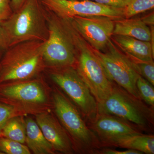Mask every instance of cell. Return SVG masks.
<instances>
[{
    "label": "cell",
    "instance_id": "1",
    "mask_svg": "<svg viewBox=\"0 0 154 154\" xmlns=\"http://www.w3.org/2000/svg\"><path fill=\"white\" fill-rule=\"evenodd\" d=\"M1 23L9 47L25 41L45 42L48 38L46 11L39 0H26Z\"/></svg>",
    "mask_w": 154,
    "mask_h": 154
},
{
    "label": "cell",
    "instance_id": "2",
    "mask_svg": "<svg viewBox=\"0 0 154 154\" xmlns=\"http://www.w3.org/2000/svg\"><path fill=\"white\" fill-rule=\"evenodd\" d=\"M44 42L28 41L9 47L0 60V84L31 79L45 66Z\"/></svg>",
    "mask_w": 154,
    "mask_h": 154
},
{
    "label": "cell",
    "instance_id": "3",
    "mask_svg": "<svg viewBox=\"0 0 154 154\" xmlns=\"http://www.w3.org/2000/svg\"><path fill=\"white\" fill-rule=\"evenodd\" d=\"M47 11L48 37L43 49L45 65L55 69L72 66L77 62V52L72 26L66 19Z\"/></svg>",
    "mask_w": 154,
    "mask_h": 154
},
{
    "label": "cell",
    "instance_id": "4",
    "mask_svg": "<svg viewBox=\"0 0 154 154\" xmlns=\"http://www.w3.org/2000/svg\"><path fill=\"white\" fill-rule=\"evenodd\" d=\"M153 109L115 84L110 96L97 103V114L114 116L145 131L153 125Z\"/></svg>",
    "mask_w": 154,
    "mask_h": 154
},
{
    "label": "cell",
    "instance_id": "5",
    "mask_svg": "<svg viewBox=\"0 0 154 154\" xmlns=\"http://www.w3.org/2000/svg\"><path fill=\"white\" fill-rule=\"evenodd\" d=\"M77 49V70L97 103L108 97L114 84L107 76L93 48L72 28Z\"/></svg>",
    "mask_w": 154,
    "mask_h": 154
},
{
    "label": "cell",
    "instance_id": "6",
    "mask_svg": "<svg viewBox=\"0 0 154 154\" xmlns=\"http://www.w3.org/2000/svg\"><path fill=\"white\" fill-rule=\"evenodd\" d=\"M53 101L58 118L77 147L83 152L94 153L99 143L76 106L58 92L54 94Z\"/></svg>",
    "mask_w": 154,
    "mask_h": 154
},
{
    "label": "cell",
    "instance_id": "7",
    "mask_svg": "<svg viewBox=\"0 0 154 154\" xmlns=\"http://www.w3.org/2000/svg\"><path fill=\"white\" fill-rule=\"evenodd\" d=\"M93 50L109 79L133 96L141 100L136 86L137 81L140 75L134 62L118 50L111 39L103 51Z\"/></svg>",
    "mask_w": 154,
    "mask_h": 154
},
{
    "label": "cell",
    "instance_id": "8",
    "mask_svg": "<svg viewBox=\"0 0 154 154\" xmlns=\"http://www.w3.org/2000/svg\"><path fill=\"white\" fill-rule=\"evenodd\" d=\"M50 76L89 121L96 117L97 102L77 69L73 66L55 69Z\"/></svg>",
    "mask_w": 154,
    "mask_h": 154
},
{
    "label": "cell",
    "instance_id": "9",
    "mask_svg": "<svg viewBox=\"0 0 154 154\" xmlns=\"http://www.w3.org/2000/svg\"><path fill=\"white\" fill-rule=\"evenodd\" d=\"M48 11L63 19L75 16H102L118 20L125 18L124 8L104 5L89 0H39Z\"/></svg>",
    "mask_w": 154,
    "mask_h": 154
},
{
    "label": "cell",
    "instance_id": "10",
    "mask_svg": "<svg viewBox=\"0 0 154 154\" xmlns=\"http://www.w3.org/2000/svg\"><path fill=\"white\" fill-rule=\"evenodd\" d=\"M65 19L93 49L99 51L107 47L113 35L116 20L102 16H75Z\"/></svg>",
    "mask_w": 154,
    "mask_h": 154
},
{
    "label": "cell",
    "instance_id": "11",
    "mask_svg": "<svg viewBox=\"0 0 154 154\" xmlns=\"http://www.w3.org/2000/svg\"><path fill=\"white\" fill-rule=\"evenodd\" d=\"M90 122L88 127L99 146H112L123 138L141 133L132 123L113 115L97 114Z\"/></svg>",
    "mask_w": 154,
    "mask_h": 154
},
{
    "label": "cell",
    "instance_id": "12",
    "mask_svg": "<svg viewBox=\"0 0 154 154\" xmlns=\"http://www.w3.org/2000/svg\"><path fill=\"white\" fill-rule=\"evenodd\" d=\"M47 102L41 85L36 81H26L0 84V103L12 106H38Z\"/></svg>",
    "mask_w": 154,
    "mask_h": 154
},
{
    "label": "cell",
    "instance_id": "13",
    "mask_svg": "<svg viewBox=\"0 0 154 154\" xmlns=\"http://www.w3.org/2000/svg\"><path fill=\"white\" fill-rule=\"evenodd\" d=\"M36 120L46 140L54 150L64 154L73 153L72 140L66 130L52 115L47 113L37 114Z\"/></svg>",
    "mask_w": 154,
    "mask_h": 154
},
{
    "label": "cell",
    "instance_id": "14",
    "mask_svg": "<svg viewBox=\"0 0 154 154\" xmlns=\"http://www.w3.org/2000/svg\"><path fill=\"white\" fill-rule=\"evenodd\" d=\"M113 36L116 45L131 60L140 62L153 60L154 51L150 42L142 41L129 36Z\"/></svg>",
    "mask_w": 154,
    "mask_h": 154
},
{
    "label": "cell",
    "instance_id": "15",
    "mask_svg": "<svg viewBox=\"0 0 154 154\" xmlns=\"http://www.w3.org/2000/svg\"><path fill=\"white\" fill-rule=\"evenodd\" d=\"M113 35L129 36L150 42L152 32L151 28L140 18H123L115 20Z\"/></svg>",
    "mask_w": 154,
    "mask_h": 154
},
{
    "label": "cell",
    "instance_id": "16",
    "mask_svg": "<svg viewBox=\"0 0 154 154\" xmlns=\"http://www.w3.org/2000/svg\"><path fill=\"white\" fill-rule=\"evenodd\" d=\"M27 146L35 154H54V149L45 138L40 128L33 119H25Z\"/></svg>",
    "mask_w": 154,
    "mask_h": 154
},
{
    "label": "cell",
    "instance_id": "17",
    "mask_svg": "<svg viewBox=\"0 0 154 154\" xmlns=\"http://www.w3.org/2000/svg\"><path fill=\"white\" fill-rule=\"evenodd\" d=\"M113 146L135 150L147 154H154V136L142 134L128 136L113 143Z\"/></svg>",
    "mask_w": 154,
    "mask_h": 154
},
{
    "label": "cell",
    "instance_id": "18",
    "mask_svg": "<svg viewBox=\"0 0 154 154\" xmlns=\"http://www.w3.org/2000/svg\"><path fill=\"white\" fill-rule=\"evenodd\" d=\"M0 136L25 143L26 137L25 119L16 116L10 118L3 128Z\"/></svg>",
    "mask_w": 154,
    "mask_h": 154
},
{
    "label": "cell",
    "instance_id": "19",
    "mask_svg": "<svg viewBox=\"0 0 154 154\" xmlns=\"http://www.w3.org/2000/svg\"><path fill=\"white\" fill-rule=\"evenodd\" d=\"M154 0H131L124 8L125 18H130L153 9Z\"/></svg>",
    "mask_w": 154,
    "mask_h": 154
},
{
    "label": "cell",
    "instance_id": "20",
    "mask_svg": "<svg viewBox=\"0 0 154 154\" xmlns=\"http://www.w3.org/2000/svg\"><path fill=\"white\" fill-rule=\"evenodd\" d=\"M136 86L141 99L154 109V86L140 75L137 81Z\"/></svg>",
    "mask_w": 154,
    "mask_h": 154
},
{
    "label": "cell",
    "instance_id": "21",
    "mask_svg": "<svg viewBox=\"0 0 154 154\" xmlns=\"http://www.w3.org/2000/svg\"><path fill=\"white\" fill-rule=\"evenodd\" d=\"M0 152L8 154H31L27 146L2 136H0Z\"/></svg>",
    "mask_w": 154,
    "mask_h": 154
},
{
    "label": "cell",
    "instance_id": "22",
    "mask_svg": "<svg viewBox=\"0 0 154 154\" xmlns=\"http://www.w3.org/2000/svg\"><path fill=\"white\" fill-rule=\"evenodd\" d=\"M140 75L154 85V63L149 62L134 61Z\"/></svg>",
    "mask_w": 154,
    "mask_h": 154
},
{
    "label": "cell",
    "instance_id": "23",
    "mask_svg": "<svg viewBox=\"0 0 154 154\" xmlns=\"http://www.w3.org/2000/svg\"><path fill=\"white\" fill-rule=\"evenodd\" d=\"M17 109L11 105L0 103V134L7 121L15 116Z\"/></svg>",
    "mask_w": 154,
    "mask_h": 154
},
{
    "label": "cell",
    "instance_id": "24",
    "mask_svg": "<svg viewBox=\"0 0 154 154\" xmlns=\"http://www.w3.org/2000/svg\"><path fill=\"white\" fill-rule=\"evenodd\" d=\"M13 12L11 0H0V22L8 19Z\"/></svg>",
    "mask_w": 154,
    "mask_h": 154
},
{
    "label": "cell",
    "instance_id": "25",
    "mask_svg": "<svg viewBox=\"0 0 154 154\" xmlns=\"http://www.w3.org/2000/svg\"><path fill=\"white\" fill-rule=\"evenodd\" d=\"M107 6L125 8L131 0H89Z\"/></svg>",
    "mask_w": 154,
    "mask_h": 154
},
{
    "label": "cell",
    "instance_id": "26",
    "mask_svg": "<svg viewBox=\"0 0 154 154\" xmlns=\"http://www.w3.org/2000/svg\"><path fill=\"white\" fill-rule=\"evenodd\" d=\"M95 152L102 154H143L141 152L135 150L128 149L126 150L119 151L111 149H104L102 150H96Z\"/></svg>",
    "mask_w": 154,
    "mask_h": 154
},
{
    "label": "cell",
    "instance_id": "27",
    "mask_svg": "<svg viewBox=\"0 0 154 154\" xmlns=\"http://www.w3.org/2000/svg\"><path fill=\"white\" fill-rule=\"evenodd\" d=\"M8 48L2 23L0 22V60Z\"/></svg>",
    "mask_w": 154,
    "mask_h": 154
},
{
    "label": "cell",
    "instance_id": "28",
    "mask_svg": "<svg viewBox=\"0 0 154 154\" xmlns=\"http://www.w3.org/2000/svg\"><path fill=\"white\" fill-rule=\"evenodd\" d=\"M141 20L143 22L147 25V26H154V13L149 14L142 18Z\"/></svg>",
    "mask_w": 154,
    "mask_h": 154
},
{
    "label": "cell",
    "instance_id": "29",
    "mask_svg": "<svg viewBox=\"0 0 154 154\" xmlns=\"http://www.w3.org/2000/svg\"><path fill=\"white\" fill-rule=\"evenodd\" d=\"M26 0H11V6L13 12L19 10Z\"/></svg>",
    "mask_w": 154,
    "mask_h": 154
}]
</instances>
